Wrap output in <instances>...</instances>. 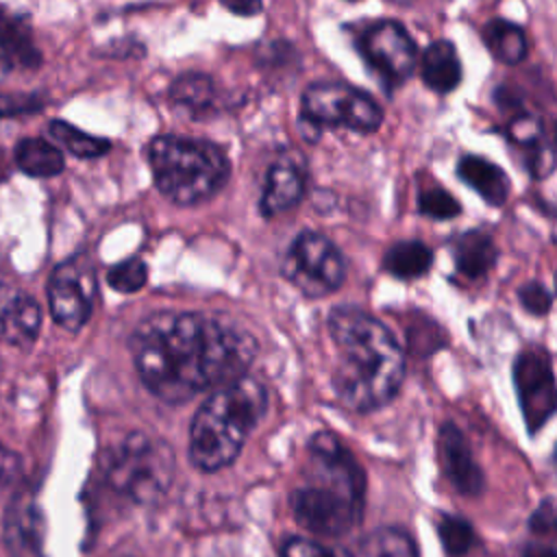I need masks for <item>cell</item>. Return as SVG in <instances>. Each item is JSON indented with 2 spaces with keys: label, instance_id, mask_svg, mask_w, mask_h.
<instances>
[{
  "label": "cell",
  "instance_id": "obj_24",
  "mask_svg": "<svg viewBox=\"0 0 557 557\" xmlns=\"http://www.w3.org/2000/svg\"><path fill=\"white\" fill-rule=\"evenodd\" d=\"M48 133L52 139H57L67 152H72L78 159H98L111 150V141L104 137L89 135L74 124L65 120H52L48 124Z\"/></svg>",
  "mask_w": 557,
  "mask_h": 557
},
{
  "label": "cell",
  "instance_id": "obj_25",
  "mask_svg": "<svg viewBox=\"0 0 557 557\" xmlns=\"http://www.w3.org/2000/svg\"><path fill=\"white\" fill-rule=\"evenodd\" d=\"M361 557H420V553L407 531L381 527L361 540Z\"/></svg>",
  "mask_w": 557,
  "mask_h": 557
},
{
  "label": "cell",
  "instance_id": "obj_21",
  "mask_svg": "<svg viewBox=\"0 0 557 557\" xmlns=\"http://www.w3.org/2000/svg\"><path fill=\"white\" fill-rule=\"evenodd\" d=\"M383 270L400 281H416L433 265V250L420 239L394 242L383 255Z\"/></svg>",
  "mask_w": 557,
  "mask_h": 557
},
{
  "label": "cell",
  "instance_id": "obj_7",
  "mask_svg": "<svg viewBox=\"0 0 557 557\" xmlns=\"http://www.w3.org/2000/svg\"><path fill=\"white\" fill-rule=\"evenodd\" d=\"M383 124L381 104L355 85L339 81L311 83L300 96V128L309 126V141L322 128H348L361 135L379 131Z\"/></svg>",
  "mask_w": 557,
  "mask_h": 557
},
{
  "label": "cell",
  "instance_id": "obj_23",
  "mask_svg": "<svg viewBox=\"0 0 557 557\" xmlns=\"http://www.w3.org/2000/svg\"><path fill=\"white\" fill-rule=\"evenodd\" d=\"M481 37L494 59L505 65H518L527 57L529 44L522 26L505 17H492L487 24H483Z\"/></svg>",
  "mask_w": 557,
  "mask_h": 557
},
{
  "label": "cell",
  "instance_id": "obj_34",
  "mask_svg": "<svg viewBox=\"0 0 557 557\" xmlns=\"http://www.w3.org/2000/svg\"><path fill=\"white\" fill-rule=\"evenodd\" d=\"M20 472H22L20 457L0 442V483L2 485L13 483L20 476Z\"/></svg>",
  "mask_w": 557,
  "mask_h": 557
},
{
  "label": "cell",
  "instance_id": "obj_10",
  "mask_svg": "<svg viewBox=\"0 0 557 557\" xmlns=\"http://www.w3.org/2000/svg\"><path fill=\"white\" fill-rule=\"evenodd\" d=\"M96 292V270L89 255L81 252L65 259L48 278V307L52 320L70 333L81 331L91 315Z\"/></svg>",
  "mask_w": 557,
  "mask_h": 557
},
{
  "label": "cell",
  "instance_id": "obj_38",
  "mask_svg": "<svg viewBox=\"0 0 557 557\" xmlns=\"http://www.w3.org/2000/svg\"><path fill=\"white\" fill-rule=\"evenodd\" d=\"M0 374H2V361H0Z\"/></svg>",
  "mask_w": 557,
  "mask_h": 557
},
{
  "label": "cell",
  "instance_id": "obj_11",
  "mask_svg": "<svg viewBox=\"0 0 557 557\" xmlns=\"http://www.w3.org/2000/svg\"><path fill=\"white\" fill-rule=\"evenodd\" d=\"M513 387L529 433H537L555 413V374L544 346H531L518 352L513 361Z\"/></svg>",
  "mask_w": 557,
  "mask_h": 557
},
{
  "label": "cell",
  "instance_id": "obj_5",
  "mask_svg": "<svg viewBox=\"0 0 557 557\" xmlns=\"http://www.w3.org/2000/svg\"><path fill=\"white\" fill-rule=\"evenodd\" d=\"M148 163L159 194L178 207L207 202L231 176V161L218 144L185 135L152 137Z\"/></svg>",
  "mask_w": 557,
  "mask_h": 557
},
{
  "label": "cell",
  "instance_id": "obj_36",
  "mask_svg": "<svg viewBox=\"0 0 557 557\" xmlns=\"http://www.w3.org/2000/svg\"><path fill=\"white\" fill-rule=\"evenodd\" d=\"M222 7L235 15H255V13L263 11L261 2H224Z\"/></svg>",
  "mask_w": 557,
  "mask_h": 557
},
{
  "label": "cell",
  "instance_id": "obj_32",
  "mask_svg": "<svg viewBox=\"0 0 557 557\" xmlns=\"http://www.w3.org/2000/svg\"><path fill=\"white\" fill-rule=\"evenodd\" d=\"M44 107V100L35 94H20V96H0V117L33 113Z\"/></svg>",
  "mask_w": 557,
  "mask_h": 557
},
{
  "label": "cell",
  "instance_id": "obj_18",
  "mask_svg": "<svg viewBox=\"0 0 557 557\" xmlns=\"http://www.w3.org/2000/svg\"><path fill=\"white\" fill-rule=\"evenodd\" d=\"M450 252L457 272L470 281L483 278L498 259L494 237L485 228H472L455 235L450 239Z\"/></svg>",
  "mask_w": 557,
  "mask_h": 557
},
{
  "label": "cell",
  "instance_id": "obj_35",
  "mask_svg": "<svg viewBox=\"0 0 557 557\" xmlns=\"http://www.w3.org/2000/svg\"><path fill=\"white\" fill-rule=\"evenodd\" d=\"M522 557H557L553 542H529L522 548Z\"/></svg>",
  "mask_w": 557,
  "mask_h": 557
},
{
  "label": "cell",
  "instance_id": "obj_30",
  "mask_svg": "<svg viewBox=\"0 0 557 557\" xmlns=\"http://www.w3.org/2000/svg\"><path fill=\"white\" fill-rule=\"evenodd\" d=\"M281 557H352V555L348 550L326 548L320 542L294 535L281 544Z\"/></svg>",
  "mask_w": 557,
  "mask_h": 557
},
{
  "label": "cell",
  "instance_id": "obj_27",
  "mask_svg": "<svg viewBox=\"0 0 557 557\" xmlns=\"http://www.w3.org/2000/svg\"><path fill=\"white\" fill-rule=\"evenodd\" d=\"M435 529H437V535H440V542H442L446 555H450V557H461L474 546L476 533H474L472 524L461 516L440 513Z\"/></svg>",
  "mask_w": 557,
  "mask_h": 557
},
{
  "label": "cell",
  "instance_id": "obj_12",
  "mask_svg": "<svg viewBox=\"0 0 557 557\" xmlns=\"http://www.w3.org/2000/svg\"><path fill=\"white\" fill-rule=\"evenodd\" d=\"M307 189V161L300 152L278 154L265 172V183L259 198V213L274 218L294 209Z\"/></svg>",
  "mask_w": 557,
  "mask_h": 557
},
{
  "label": "cell",
  "instance_id": "obj_31",
  "mask_svg": "<svg viewBox=\"0 0 557 557\" xmlns=\"http://www.w3.org/2000/svg\"><path fill=\"white\" fill-rule=\"evenodd\" d=\"M518 300L520 305L531 313V315H546L553 307V294L542 281H527L518 289Z\"/></svg>",
  "mask_w": 557,
  "mask_h": 557
},
{
  "label": "cell",
  "instance_id": "obj_9",
  "mask_svg": "<svg viewBox=\"0 0 557 557\" xmlns=\"http://www.w3.org/2000/svg\"><path fill=\"white\" fill-rule=\"evenodd\" d=\"M355 46L372 74L387 89L400 87L418 67V44L398 20L383 17L366 24Z\"/></svg>",
  "mask_w": 557,
  "mask_h": 557
},
{
  "label": "cell",
  "instance_id": "obj_13",
  "mask_svg": "<svg viewBox=\"0 0 557 557\" xmlns=\"http://www.w3.org/2000/svg\"><path fill=\"white\" fill-rule=\"evenodd\" d=\"M437 455L450 485L463 496H479L485 490V474L476 463L463 431L446 420L437 433Z\"/></svg>",
  "mask_w": 557,
  "mask_h": 557
},
{
  "label": "cell",
  "instance_id": "obj_19",
  "mask_svg": "<svg viewBox=\"0 0 557 557\" xmlns=\"http://www.w3.org/2000/svg\"><path fill=\"white\" fill-rule=\"evenodd\" d=\"M41 307L28 294H17L0 307V342L30 348L39 335Z\"/></svg>",
  "mask_w": 557,
  "mask_h": 557
},
{
  "label": "cell",
  "instance_id": "obj_4",
  "mask_svg": "<svg viewBox=\"0 0 557 557\" xmlns=\"http://www.w3.org/2000/svg\"><path fill=\"white\" fill-rule=\"evenodd\" d=\"M268 405V387L250 374L213 389L191 418L189 461L200 472H218L231 466L248 435L263 420Z\"/></svg>",
  "mask_w": 557,
  "mask_h": 557
},
{
  "label": "cell",
  "instance_id": "obj_3",
  "mask_svg": "<svg viewBox=\"0 0 557 557\" xmlns=\"http://www.w3.org/2000/svg\"><path fill=\"white\" fill-rule=\"evenodd\" d=\"M302 481L289 494L296 522L318 535H346L363 518L366 472L344 442L318 431L307 444Z\"/></svg>",
  "mask_w": 557,
  "mask_h": 557
},
{
  "label": "cell",
  "instance_id": "obj_6",
  "mask_svg": "<svg viewBox=\"0 0 557 557\" xmlns=\"http://www.w3.org/2000/svg\"><path fill=\"white\" fill-rule=\"evenodd\" d=\"M107 485L135 505H157L174 479V453L161 437L144 431L124 435L104 453Z\"/></svg>",
  "mask_w": 557,
  "mask_h": 557
},
{
  "label": "cell",
  "instance_id": "obj_33",
  "mask_svg": "<svg viewBox=\"0 0 557 557\" xmlns=\"http://www.w3.org/2000/svg\"><path fill=\"white\" fill-rule=\"evenodd\" d=\"M529 527L537 535H548V537L555 535V505H553L550 496L537 505V509L533 511V516L529 520Z\"/></svg>",
  "mask_w": 557,
  "mask_h": 557
},
{
  "label": "cell",
  "instance_id": "obj_16",
  "mask_svg": "<svg viewBox=\"0 0 557 557\" xmlns=\"http://www.w3.org/2000/svg\"><path fill=\"white\" fill-rule=\"evenodd\" d=\"M41 54L33 41V30L22 15H0V81L15 67L33 70Z\"/></svg>",
  "mask_w": 557,
  "mask_h": 557
},
{
  "label": "cell",
  "instance_id": "obj_8",
  "mask_svg": "<svg viewBox=\"0 0 557 557\" xmlns=\"http://www.w3.org/2000/svg\"><path fill=\"white\" fill-rule=\"evenodd\" d=\"M281 274L302 296L324 298L344 285L346 259L326 235L300 231L281 261Z\"/></svg>",
  "mask_w": 557,
  "mask_h": 557
},
{
  "label": "cell",
  "instance_id": "obj_37",
  "mask_svg": "<svg viewBox=\"0 0 557 557\" xmlns=\"http://www.w3.org/2000/svg\"><path fill=\"white\" fill-rule=\"evenodd\" d=\"M7 174H9V163H7V154H4V150L0 148V183L7 178Z\"/></svg>",
  "mask_w": 557,
  "mask_h": 557
},
{
  "label": "cell",
  "instance_id": "obj_28",
  "mask_svg": "<svg viewBox=\"0 0 557 557\" xmlns=\"http://www.w3.org/2000/svg\"><path fill=\"white\" fill-rule=\"evenodd\" d=\"M148 281V265L141 257H126L109 268L107 283L120 294H135Z\"/></svg>",
  "mask_w": 557,
  "mask_h": 557
},
{
  "label": "cell",
  "instance_id": "obj_20",
  "mask_svg": "<svg viewBox=\"0 0 557 557\" xmlns=\"http://www.w3.org/2000/svg\"><path fill=\"white\" fill-rule=\"evenodd\" d=\"M457 176L492 207H503L509 198V176L500 165L481 154H463L457 161Z\"/></svg>",
  "mask_w": 557,
  "mask_h": 557
},
{
  "label": "cell",
  "instance_id": "obj_22",
  "mask_svg": "<svg viewBox=\"0 0 557 557\" xmlns=\"http://www.w3.org/2000/svg\"><path fill=\"white\" fill-rule=\"evenodd\" d=\"M13 159L24 174L35 178L57 176L65 168L63 152L48 139H39V137L20 139L13 150Z\"/></svg>",
  "mask_w": 557,
  "mask_h": 557
},
{
  "label": "cell",
  "instance_id": "obj_26",
  "mask_svg": "<svg viewBox=\"0 0 557 557\" xmlns=\"http://www.w3.org/2000/svg\"><path fill=\"white\" fill-rule=\"evenodd\" d=\"M37 524L39 516L33 498L20 494L7 511V542L11 548L17 550L22 546H30L33 540H37Z\"/></svg>",
  "mask_w": 557,
  "mask_h": 557
},
{
  "label": "cell",
  "instance_id": "obj_1",
  "mask_svg": "<svg viewBox=\"0 0 557 557\" xmlns=\"http://www.w3.org/2000/svg\"><path fill=\"white\" fill-rule=\"evenodd\" d=\"M128 348L144 387L165 405H185L246 376L259 344L224 315L152 311L133 329Z\"/></svg>",
  "mask_w": 557,
  "mask_h": 557
},
{
  "label": "cell",
  "instance_id": "obj_14",
  "mask_svg": "<svg viewBox=\"0 0 557 557\" xmlns=\"http://www.w3.org/2000/svg\"><path fill=\"white\" fill-rule=\"evenodd\" d=\"M170 102L176 113L189 120H205L218 113V85L205 72H183L170 85Z\"/></svg>",
  "mask_w": 557,
  "mask_h": 557
},
{
  "label": "cell",
  "instance_id": "obj_2",
  "mask_svg": "<svg viewBox=\"0 0 557 557\" xmlns=\"http://www.w3.org/2000/svg\"><path fill=\"white\" fill-rule=\"evenodd\" d=\"M337 348L331 387L355 413H372L394 400L405 381V350L396 335L372 313L337 305L326 318Z\"/></svg>",
  "mask_w": 557,
  "mask_h": 557
},
{
  "label": "cell",
  "instance_id": "obj_29",
  "mask_svg": "<svg viewBox=\"0 0 557 557\" xmlns=\"http://www.w3.org/2000/svg\"><path fill=\"white\" fill-rule=\"evenodd\" d=\"M418 211L433 220H450L461 213V205L444 187H426L418 194Z\"/></svg>",
  "mask_w": 557,
  "mask_h": 557
},
{
  "label": "cell",
  "instance_id": "obj_17",
  "mask_svg": "<svg viewBox=\"0 0 557 557\" xmlns=\"http://www.w3.org/2000/svg\"><path fill=\"white\" fill-rule=\"evenodd\" d=\"M420 78L435 94H450L459 87L463 72L457 48L448 39L431 41L418 57Z\"/></svg>",
  "mask_w": 557,
  "mask_h": 557
},
{
  "label": "cell",
  "instance_id": "obj_15",
  "mask_svg": "<svg viewBox=\"0 0 557 557\" xmlns=\"http://www.w3.org/2000/svg\"><path fill=\"white\" fill-rule=\"evenodd\" d=\"M509 141L524 150V165L533 178H546L555 168V150L544 135L542 120L535 115H518L505 128Z\"/></svg>",
  "mask_w": 557,
  "mask_h": 557
}]
</instances>
